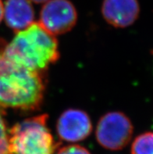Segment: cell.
Segmentation results:
<instances>
[{"instance_id":"obj_1","label":"cell","mask_w":153,"mask_h":154,"mask_svg":"<svg viewBox=\"0 0 153 154\" xmlns=\"http://www.w3.org/2000/svg\"><path fill=\"white\" fill-rule=\"evenodd\" d=\"M0 40V106L33 111L41 106L45 84L41 73L14 62L4 53Z\"/></svg>"},{"instance_id":"obj_2","label":"cell","mask_w":153,"mask_h":154,"mask_svg":"<svg viewBox=\"0 0 153 154\" xmlns=\"http://www.w3.org/2000/svg\"><path fill=\"white\" fill-rule=\"evenodd\" d=\"M3 51L14 62L38 73L60 58L58 42L39 23L18 31L9 44L5 43Z\"/></svg>"},{"instance_id":"obj_3","label":"cell","mask_w":153,"mask_h":154,"mask_svg":"<svg viewBox=\"0 0 153 154\" xmlns=\"http://www.w3.org/2000/svg\"><path fill=\"white\" fill-rule=\"evenodd\" d=\"M46 114L35 116L16 124L9 130L13 154H54L56 143L47 126Z\"/></svg>"},{"instance_id":"obj_4","label":"cell","mask_w":153,"mask_h":154,"mask_svg":"<svg viewBox=\"0 0 153 154\" xmlns=\"http://www.w3.org/2000/svg\"><path fill=\"white\" fill-rule=\"evenodd\" d=\"M133 125L121 112H109L101 117L96 128V139L105 149L120 150L131 139Z\"/></svg>"},{"instance_id":"obj_5","label":"cell","mask_w":153,"mask_h":154,"mask_svg":"<svg viewBox=\"0 0 153 154\" xmlns=\"http://www.w3.org/2000/svg\"><path fill=\"white\" fill-rule=\"evenodd\" d=\"M77 20V10L69 0H49L41 9L39 23L52 35H62L74 27Z\"/></svg>"},{"instance_id":"obj_6","label":"cell","mask_w":153,"mask_h":154,"mask_svg":"<svg viewBox=\"0 0 153 154\" xmlns=\"http://www.w3.org/2000/svg\"><path fill=\"white\" fill-rule=\"evenodd\" d=\"M60 139L76 143L84 140L91 134L92 124L89 116L83 110L69 109L60 115L56 125Z\"/></svg>"},{"instance_id":"obj_7","label":"cell","mask_w":153,"mask_h":154,"mask_svg":"<svg viewBox=\"0 0 153 154\" xmlns=\"http://www.w3.org/2000/svg\"><path fill=\"white\" fill-rule=\"evenodd\" d=\"M140 7L138 0H104L102 6L103 17L110 25L127 27L138 19Z\"/></svg>"},{"instance_id":"obj_8","label":"cell","mask_w":153,"mask_h":154,"mask_svg":"<svg viewBox=\"0 0 153 154\" xmlns=\"http://www.w3.org/2000/svg\"><path fill=\"white\" fill-rule=\"evenodd\" d=\"M3 17L6 24L18 32L33 23L35 11L29 0H6Z\"/></svg>"},{"instance_id":"obj_9","label":"cell","mask_w":153,"mask_h":154,"mask_svg":"<svg viewBox=\"0 0 153 154\" xmlns=\"http://www.w3.org/2000/svg\"><path fill=\"white\" fill-rule=\"evenodd\" d=\"M131 154H153V132L138 135L132 143Z\"/></svg>"},{"instance_id":"obj_10","label":"cell","mask_w":153,"mask_h":154,"mask_svg":"<svg viewBox=\"0 0 153 154\" xmlns=\"http://www.w3.org/2000/svg\"><path fill=\"white\" fill-rule=\"evenodd\" d=\"M0 154H13L10 149V135L7 128L5 111L0 106Z\"/></svg>"},{"instance_id":"obj_11","label":"cell","mask_w":153,"mask_h":154,"mask_svg":"<svg viewBox=\"0 0 153 154\" xmlns=\"http://www.w3.org/2000/svg\"><path fill=\"white\" fill-rule=\"evenodd\" d=\"M56 154H91L87 149L79 145H70L57 150Z\"/></svg>"},{"instance_id":"obj_12","label":"cell","mask_w":153,"mask_h":154,"mask_svg":"<svg viewBox=\"0 0 153 154\" xmlns=\"http://www.w3.org/2000/svg\"><path fill=\"white\" fill-rule=\"evenodd\" d=\"M4 16V6L2 4V0H0V22L2 20Z\"/></svg>"},{"instance_id":"obj_13","label":"cell","mask_w":153,"mask_h":154,"mask_svg":"<svg viewBox=\"0 0 153 154\" xmlns=\"http://www.w3.org/2000/svg\"><path fill=\"white\" fill-rule=\"evenodd\" d=\"M30 1H32L35 3H41V2H46L49 0H30Z\"/></svg>"},{"instance_id":"obj_14","label":"cell","mask_w":153,"mask_h":154,"mask_svg":"<svg viewBox=\"0 0 153 154\" xmlns=\"http://www.w3.org/2000/svg\"><path fill=\"white\" fill-rule=\"evenodd\" d=\"M152 54H153V51H152Z\"/></svg>"}]
</instances>
